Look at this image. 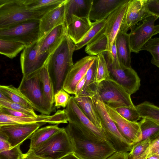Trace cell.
Instances as JSON below:
<instances>
[{
  "label": "cell",
  "mask_w": 159,
  "mask_h": 159,
  "mask_svg": "<svg viewBox=\"0 0 159 159\" xmlns=\"http://www.w3.org/2000/svg\"><path fill=\"white\" fill-rule=\"evenodd\" d=\"M46 14L30 10L24 0H0V29L27 20H40Z\"/></svg>",
  "instance_id": "obj_4"
},
{
  "label": "cell",
  "mask_w": 159,
  "mask_h": 159,
  "mask_svg": "<svg viewBox=\"0 0 159 159\" xmlns=\"http://www.w3.org/2000/svg\"><path fill=\"white\" fill-rule=\"evenodd\" d=\"M71 96L63 88L54 96L55 107L58 109L61 107H66Z\"/></svg>",
  "instance_id": "obj_41"
},
{
  "label": "cell",
  "mask_w": 159,
  "mask_h": 159,
  "mask_svg": "<svg viewBox=\"0 0 159 159\" xmlns=\"http://www.w3.org/2000/svg\"><path fill=\"white\" fill-rule=\"evenodd\" d=\"M158 146H159V135L155 139L151 141V143L149 147L148 148L146 151L140 157L145 154L152 148Z\"/></svg>",
  "instance_id": "obj_49"
},
{
  "label": "cell",
  "mask_w": 159,
  "mask_h": 159,
  "mask_svg": "<svg viewBox=\"0 0 159 159\" xmlns=\"http://www.w3.org/2000/svg\"><path fill=\"white\" fill-rule=\"evenodd\" d=\"M108 39L105 32L92 43L87 44L85 52L90 56H97L98 54L107 51Z\"/></svg>",
  "instance_id": "obj_35"
},
{
  "label": "cell",
  "mask_w": 159,
  "mask_h": 159,
  "mask_svg": "<svg viewBox=\"0 0 159 159\" xmlns=\"http://www.w3.org/2000/svg\"><path fill=\"white\" fill-rule=\"evenodd\" d=\"M158 18L150 15L130 29L129 34L131 52L138 53L145 43L154 35L155 22Z\"/></svg>",
  "instance_id": "obj_10"
},
{
  "label": "cell",
  "mask_w": 159,
  "mask_h": 159,
  "mask_svg": "<svg viewBox=\"0 0 159 159\" xmlns=\"http://www.w3.org/2000/svg\"><path fill=\"white\" fill-rule=\"evenodd\" d=\"M0 112L17 117H28L31 116L20 112L0 106Z\"/></svg>",
  "instance_id": "obj_44"
},
{
  "label": "cell",
  "mask_w": 159,
  "mask_h": 159,
  "mask_svg": "<svg viewBox=\"0 0 159 159\" xmlns=\"http://www.w3.org/2000/svg\"><path fill=\"white\" fill-rule=\"evenodd\" d=\"M65 109L69 123L74 124L84 133L91 138L109 142L103 133L87 117L80 109L74 96H71Z\"/></svg>",
  "instance_id": "obj_9"
},
{
  "label": "cell",
  "mask_w": 159,
  "mask_h": 159,
  "mask_svg": "<svg viewBox=\"0 0 159 159\" xmlns=\"http://www.w3.org/2000/svg\"><path fill=\"white\" fill-rule=\"evenodd\" d=\"M65 0H24L30 11L46 13L63 3Z\"/></svg>",
  "instance_id": "obj_30"
},
{
  "label": "cell",
  "mask_w": 159,
  "mask_h": 159,
  "mask_svg": "<svg viewBox=\"0 0 159 159\" xmlns=\"http://www.w3.org/2000/svg\"><path fill=\"white\" fill-rule=\"evenodd\" d=\"M98 64L97 57L86 73L85 84L80 94L92 97L97 93L98 84L96 82V78Z\"/></svg>",
  "instance_id": "obj_29"
},
{
  "label": "cell",
  "mask_w": 159,
  "mask_h": 159,
  "mask_svg": "<svg viewBox=\"0 0 159 159\" xmlns=\"http://www.w3.org/2000/svg\"><path fill=\"white\" fill-rule=\"evenodd\" d=\"M0 91L8 97L12 102L34 110L32 104L18 88H17L12 85H1Z\"/></svg>",
  "instance_id": "obj_31"
},
{
  "label": "cell",
  "mask_w": 159,
  "mask_h": 159,
  "mask_svg": "<svg viewBox=\"0 0 159 159\" xmlns=\"http://www.w3.org/2000/svg\"><path fill=\"white\" fill-rule=\"evenodd\" d=\"M106 23V19L93 22L91 28L82 39L77 43L75 44V51L78 50L92 43L104 33Z\"/></svg>",
  "instance_id": "obj_28"
},
{
  "label": "cell",
  "mask_w": 159,
  "mask_h": 159,
  "mask_svg": "<svg viewBox=\"0 0 159 159\" xmlns=\"http://www.w3.org/2000/svg\"><path fill=\"white\" fill-rule=\"evenodd\" d=\"M40 23V20H29L0 28V39L30 45L39 40Z\"/></svg>",
  "instance_id": "obj_5"
},
{
  "label": "cell",
  "mask_w": 159,
  "mask_h": 159,
  "mask_svg": "<svg viewBox=\"0 0 159 159\" xmlns=\"http://www.w3.org/2000/svg\"><path fill=\"white\" fill-rule=\"evenodd\" d=\"M110 79L119 84L129 94L136 93L140 86V79L132 68H113L108 66Z\"/></svg>",
  "instance_id": "obj_16"
},
{
  "label": "cell",
  "mask_w": 159,
  "mask_h": 159,
  "mask_svg": "<svg viewBox=\"0 0 159 159\" xmlns=\"http://www.w3.org/2000/svg\"><path fill=\"white\" fill-rule=\"evenodd\" d=\"M122 117L132 122H137L141 117L137 109L134 107H122L114 109Z\"/></svg>",
  "instance_id": "obj_39"
},
{
  "label": "cell",
  "mask_w": 159,
  "mask_h": 159,
  "mask_svg": "<svg viewBox=\"0 0 159 159\" xmlns=\"http://www.w3.org/2000/svg\"><path fill=\"white\" fill-rule=\"evenodd\" d=\"M155 31L154 35L159 33V25L155 26Z\"/></svg>",
  "instance_id": "obj_53"
},
{
  "label": "cell",
  "mask_w": 159,
  "mask_h": 159,
  "mask_svg": "<svg viewBox=\"0 0 159 159\" xmlns=\"http://www.w3.org/2000/svg\"><path fill=\"white\" fill-rule=\"evenodd\" d=\"M129 1V0H127L120 5L106 19L107 23L105 33L108 39L107 62H111L112 47L120 31L128 8Z\"/></svg>",
  "instance_id": "obj_15"
},
{
  "label": "cell",
  "mask_w": 159,
  "mask_h": 159,
  "mask_svg": "<svg viewBox=\"0 0 159 159\" xmlns=\"http://www.w3.org/2000/svg\"><path fill=\"white\" fill-rule=\"evenodd\" d=\"M12 148L9 142L2 136L0 135V152L9 150Z\"/></svg>",
  "instance_id": "obj_45"
},
{
  "label": "cell",
  "mask_w": 159,
  "mask_h": 159,
  "mask_svg": "<svg viewBox=\"0 0 159 159\" xmlns=\"http://www.w3.org/2000/svg\"><path fill=\"white\" fill-rule=\"evenodd\" d=\"M93 0H66L65 12L66 26L72 15L89 17Z\"/></svg>",
  "instance_id": "obj_24"
},
{
  "label": "cell",
  "mask_w": 159,
  "mask_h": 159,
  "mask_svg": "<svg viewBox=\"0 0 159 159\" xmlns=\"http://www.w3.org/2000/svg\"><path fill=\"white\" fill-rule=\"evenodd\" d=\"M39 70L23 76L18 89L30 102L34 110L49 115L54 111L46 102L40 84Z\"/></svg>",
  "instance_id": "obj_6"
},
{
  "label": "cell",
  "mask_w": 159,
  "mask_h": 159,
  "mask_svg": "<svg viewBox=\"0 0 159 159\" xmlns=\"http://www.w3.org/2000/svg\"><path fill=\"white\" fill-rule=\"evenodd\" d=\"M0 106L19 111L31 116H38L34 112V110L13 102L0 100Z\"/></svg>",
  "instance_id": "obj_40"
},
{
  "label": "cell",
  "mask_w": 159,
  "mask_h": 159,
  "mask_svg": "<svg viewBox=\"0 0 159 159\" xmlns=\"http://www.w3.org/2000/svg\"><path fill=\"white\" fill-rule=\"evenodd\" d=\"M20 145L0 152V159H21L23 154L20 149Z\"/></svg>",
  "instance_id": "obj_42"
},
{
  "label": "cell",
  "mask_w": 159,
  "mask_h": 159,
  "mask_svg": "<svg viewBox=\"0 0 159 159\" xmlns=\"http://www.w3.org/2000/svg\"><path fill=\"white\" fill-rule=\"evenodd\" d=\"M129 152H116L106 159H128Z\"/></svg>",
  "instance_id": "obj_47"
},
{
  "label": "cell",
  "mask_w": 159,
  "mask_h": 159,
  "mask_svg": "<svg viewBox=\"0 0 159 159\" xmlns=\"http://www.w3.org/2000/svg\"><path fill=\"white\" fill-rule=\"evenodd\" d=\"M98 64L97 70L96 81L98 84L102 81L109 79V72L107 62L103 53L97 56Z\"/></svg>",
  "instance_id": "obj_37"
},
{
  "label": "cell",
  "mask_w": 159,
  "mask_h": 159,
  "mask_svg": "<svg viewBox=\"0 0 159 159\" xmlns=\"http://www.w3.org/2000/svg\"><path fill=\"white\" fill-rule=\"evenodd\" d=\"M65 128L73 153L80 159H106L116 152L110 142L90 137L73 123Z\"/></svg>",
  "instance_id": "obj_1"
},
{
  "label": "cell",
  "mask_w": 159,
  "mask_h": 159,
  "mask_svg": "<svg viewBox=\"0 0 159 159\" xmlns=\"http://www.w3.org/2000/svg\"><path fill=\"white\" fill-rule=\"evenodd\" d=\"M92 24L89 17H81L72 15L66 25L67 35L71 41L76 44L90 30Z\"/></svg>",
  "instance_id": "obj_20"
},
{
  "label": "cell",
  "mask_w": 159,
  "mask_h": 159,
  "mask_svg": "<svg viewBox=\"0 0 159 159\" xmlns=\"http://www.w3.org/2000/svg\"><path fill=\"white\" fill-rule=\"evenodd\" d=\"M146 0H129L128 8L120 30L126 33L131 28L151 15L148 11Z\"/></svg>",
  "instance_id": "obj_18"
},
{
  "label": "cell",
  "mask_w": 159,
  "mask_h": 159,
  "mask_svg": "<svg viewBox=\"0 0 159 159\" xmlns=\"http://www.w3.org/2000/svg\"><path fill=\"white\" fill-rule=\"evenodd\" d=\"M97 56H86L73 64L65 80L63 89L69 94H74L76 85L85 75Z\"/></svg>",
  "instance_id": "obj_17"
},
{
  "label": "cell",
  "mask_w": 159,
  "mask_h": 159,
  "mask_svg": "<svg viewBox=\"0 0 159 159\" xmlns=\"http://www.w3.org/2000/svg\"><path fill=\"white\" fill-rule=\"evenodd\" d=\"M66 1L48 12L40 20L39 40L56 26L61 25L66 26Z\"/></svg>",
  "instance_id": "obj_19"
},
{
  "label": "cell",
  "mask_w": 159,
  "mask_h": 159,
  "mask_svg": "<svg viewBox=\"0 0 159 159\" xmlns=\"http://www.w3.org/2000/svg\"><path fill=\"white\" fill-rule=\"evenodd\" d=\"M34 151L37 155L47 159H60L73 153L71 142L64 128Z\"/></svg>",
  "instance_id": "obj_8"
},
{
  "label": "cell",
  "mask_w": 159,
  "mask_h": 159,
  "mask_svg": "<svg viewBox=\"0 0 159 159\" xmlns=\"http://www.w3.org/2000/svg\"><path fill=\"white\" fill-rule=\"evenodd\" d=\"M146 4L149 13L159 18V0H146Z\"/></svg>",
  "instance_id": "obj_43"
},
{
  "label": "cell",
  "mask_w": 159,
  "mask_h": 159,
  "mask_svg": "<svg viewBox=\"0 0 159 159\" xmlns=\"http://www.w3.org/2000/svg\"><path fill=\"white\" fill-rule=\"evenodd\" d=\"M50 55L47 53L40 52L38 41L26 47L20 57L23 76L27 75L40 69L46 64Z\"/></svg>",
  "instance_id": "obj_11"
},
{
  "label": "cell",
  "mask_w": 159,
  "mask_h": 159,
  "mask_svg": "<svg viewBox=\"0 0 159 159\" xmlns=\"http://www.w3.org/2000/svg\"><path fill=\"white\" fill-rule=\"evenodd\" d=\"M26 47L23 43L15 41L0 39V53L12 59Z\"/></svg>",
  "instance_id": "obj_33"
},
{
  "label": "cell",
  "mask_w": 159,
  "mask_h": 159,
  "mask_svg": "<svg viewBox=\"0 0 159 159\" xmlns=\"http://www.w3.org/2000/svg\"><path fill=\"white\" fill-rule=\"evenodd\" d=\"M58 125L46 126L35 131L30 138V143L29 150H35L61 130L62 128H59Z\"/></svg>",
  "instance_id": "obj_26"
},
{
  "label": "cell",
  "mask_w": 159,
  "mask_h": 159,
  "mask_svg": "<svg viewBox=\"0 0 159 159\" xmlns=\"http://www.w3.org/2000/svg\"><path fill=\"white\" fill-rule=\"evenodd\" d=\"M39 80L41 89L46 102L50 108L55 111L54 107V93L52 83L46 64L39 70Z\"/></svg>",
  "instance_id": "obj_27"
},
{
  "label": "cell",
  "mask_w": 159,
  "mask_h": 159,
  "mask_svg": "<svg viewBox=\"0 0 159 159\" xmlns=\"http://www.w3.org/2000/svg\"><path fill=\"white\" fill-rule=\"evenodd\" d=\"M67 116L64 109L59 110L52 116L41 114L37 116L28 117H15L0 112V126L35 123L58 125L62 123H67Z\"/></svg>",
  "instance_id": "obj_13"
},
{
  "label": "cell",
  "mask_w": 159,
  "mask_h": 159,
  "mask_svg": "<svg viewBox=\"0 0 159 159\" xmlns=\"http://www.w3.org/2000/svg\"><path fill=\"white\" fill-rule=\"evenodd\" d=\"M60 159H80L74 153L69 154Z\"/></svg>",
  "instance_id": "obj_50"
},
{
  "label": "cell",
  "mask_w": 159,
  "mask_h": 159,
  "mask_svg": "<svg viewBox=\"0 0 159 159\" xmlns=\"http://www.w3.org/2000/svg\"><path fill=\"white\" fill-rule=\"evenodd\" d=\"M97 93L104 104L112 108L135 107L131 95L119 84L110 79L98 84Z\"/></svg>",
  "instance_id": "obj_7"
},
{
  "label": "cell",
  "mask_w": 159,
  "mask_h": 159,
  "mask_svg": "<svg viewBox=\"0 0 159 159\" xmlns=\"http://www.w3.org/2000/svg\"><path fill=\"white\" fill-rule=\"evenodd\" d=\"M86 80V76L85 75L77 84L75 89V96H77L81 93L84 85Z\"/></svg>",
  "instance_id": "obj_48"
},
{
  "label": "cell",
  "mask_w": 159,
  "mask_h": 159,
  "mask_svg": "<svg viewBox=\"0 0 159 159\" xmlns=\"http://www.w3.org/2000/svg\"><path fill=\"white\" fill-rule=\"evenodd\" d=\"M74 98L82 111L102 131L101 122L95 109L92 97L87 95L80 94L74 96Z\"/></svg>",
  "instance_id": "obj_25"
},
{
  "label": "cell",
  "mask_w": 159,
  "mask_h": 159,
  "mask_svg": "<svg viewBox=\"0 0 159 159\" xmlns=\"http://www.w3.org/2000/svg\"><path fill=\"white\" fill-rule=\"evenodd\" d=\"M142 118L148 119L159 125V107L147 101L135 106Z\"/></svg>",
  "instance_id": "obj_32"
},
{
  "label": "cell",
  "mask_w": 159,
  "mask_h": 159,
  "mask_svg": "<svg viewBox=\"0 0 159 159\" xmlns=\"http://www.w3.org/2000/svg\"><path fill=\"white\" fill-rule=\"evenodd\" d=\"M138 123L142 133L141 141L148 138L152 141L159 135V125L153 121L143 118Z\"/></svg>",
  "instance_id": "obj_34"
},
{
  "label": "cell",
  "mask_w": 159,
  "mask_h": 159,
  "mask_svg": "<svg viewBox=\"0 0 159 159\" xmlns=\"http://www.w3.org/2000/svg\"><path fill=\"white\" fill-rule=\"evenodd\" d=\"M21 159H47L35 154L34 150H29L25 154H23Z\"/></svg>",
  "instance_id": "obj_46"
},
{
  "label": "cell",
  "mask_w": 159,
  "mask_h": 159,
  "mask_svg": "<svg viewBox=\"0 0 159 159\" xmlns=\"http://www.w3.org/2000/svg\"><path fill=\"white\" fill-rule=\"evenodd\" d=\"M74 47L75 44L66 32L61 43L50 54L48 59L46 65L54 95L63 88L66 77L74 64L72 57Z\"/></svg>",
  "instance_id": "obj_2"
},
{
  "label": "cell",
  "mask_w": 159,
  "mask_h": 159,
  "mask_svg": "<svg viewBox=\"0 0 159 159\" xmlns=\"http://www.w3.org/2000/svg\"><path fill=\"white\" fill-rule=\"evenodd\" d=\"M45 124L35 123L0 126V135L9 142L12 148L20 145L25 140L30 138L40 126Z\"/></svg>",
  "instance_id": "obj_12"
},
{
  "label": "cell",
  "mask_w": 159,
  "mask_h": 159,
  "mask_svg": "<svg viewBox=\"0 0 159 159\" xmlns=\"http://www.w3.org/2000/svg\"><path fill=\"white\" fill-rule=\"evenodd\" d=\"M151 140L149 138L141 141L133 146L129 152L128 159H138L149 147Z\"/></svg>",
  "instance_id": "obj_38"
},
{
  "label": "cell",
  "mask_w": 159,
  "mask_h": 159,
  "mask_svg": "<svg viewBox=\"0 0 159 159\" xmlns=\"http://www.w3.org/2000/svg\"><path fill=\"white\" fill-rule=\"evenodd\" d=\"M116 44L119 62L122 68H132L131 65V50L129 34L119 31L115 39Z\"/></svg>",
  "instance_id": "obj_23"
},
{
  "label": "cell",
  "mask_w": 159,
  "mask_h": 159,
  "mask_svg": "<svg viewBox=\"0 0 159 159\" xmlns=\"http://www.w3.org/2000/svg\"><path fill=\"white\" fill-rule=\"evenodd\" d=\"M66 32L64 25H59L52 30L38 41L40 52L51 54L61 43Z\"/></svg>",
  "instance_id": "obj_21"
},
{
  "label": "cell",
  "mask_w": 159,
  "mask_h": 159,
  "mask_svg": "<svg viewBox=\"0 0 159 159\" xmlns=\"http://www.w3.org/2000/svg\"><path fill=\"white\" fill-rule=\"evenodd\" d=\"M145 159H159V156L156 154L153 155L148 157Z\"/></svg>",
  "instance_id": "obj_52"
},
{
  "label": "cell",
  "mask_w": 159,
  "mask_h": 159,
  "mask_svg": "<svg viewBox=\"0 0 159 159\" xmlns=\"http://www.w3.org/2000/svg\"><path fill=\"white\" fill-rule=\"evenodd\" d=\"M105 106L120 133L131 146L141 141L142 133L138 122L129 121L121 116L114 109Z\"/></svg>",
  "instance_id": "obj_14"
},
{
  "label": "cell",
  "mask_w": 159,
  "mask_h": 159,
  "mask_svg": "<svg viewBox=\"0 0 159 159\" xmlns=\"http://www.w3.org/2000/svg\"><path fill=\"white\" fill-rule=\"evenodd\" d=\"M0 100L12 102L8 97L1 91H0Z\"/></svg>",
  "instance_id": "obj_51"
},
{
  "label": "cell",
  "mask_w": 159,
  "mask_h": 159,
  "mask_svg": "<svg viewBox=\"0 0 159 159\" xmlns=\"http://www.w3.org/2000/svg\"><path fill=\"white\" fill-rule=\"evenodd\" d=\"M92 98L96 113L100 120L102 131L116 152H130L132 146L123 137L108 114L98 93Z\"/></svg>",
  "instance_id": "obj_3"
},
{
  "label": "cell",
  "mask_w": 159,
  "mask_h": 159,
  "mask_svg": "<svg viewBox=\"0 0 159 159\" xmlns=\"http://www.w3.org/2000/svg\"><path fill=\"white\" fill-rule=\"evenodd\" d=\"M149 52L152 56L151 63L159 68V38L149 39L141 49Z\"/></svg>",
  "instance_id": "obj_36"
},
{
  "label": "cell",
  "mask_w": 159,
  "mask_h": 159,
  "mask_svg": "<svg viewBox=\"0 0 159 159\" xmlns=\"http://www.w3.org/2000/svg\"><path fill=\"white\" fill-rule=\"evenodd\" d=\"M126 1L93 0L89 18L94 22L106 19L112 12Z\"/></svg>",
  "instance_id": "obj_22"
}]
</instances>
